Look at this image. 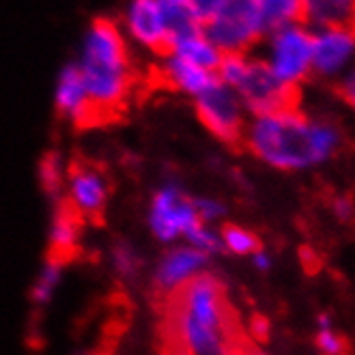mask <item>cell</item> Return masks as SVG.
<instances>
[{"mask_svg":"<svg viewBox=\"0 0 355 355\" xmlns=\"http://www.w3.org/2000/svg\"><path fill=\"white\" fill-rule=\"evenodd\" d=\"M241 144L274 171L302 173L327 164L343 147V130L331 119L291 108L250 116Z\"/></svg>","mask_w":355,"mask_h":355,"instance_id":"6da1fadb","label":"cell"},{"mask_svg":"<svg viewBox=\"0 0 355 355\" xmlns=\"http://www.w3.org/2000/svg\"><path fill=\"white\" fill-rule=\"evenodd\" d=\"M76 65L85 80L97 119L116 114L130 101L138 69L136 52L112 17H95L80 39Z\"/></svg>","mask_w":355,"mask_h":355,"instance_id":"7a4b0ae2","label":"cell"},{"mask_svg":"<svg viewBox=\"0 0 355 355\" xmlns=\"http://www.w3.org/2000/svg\"><path fill=\"white\" fill-rule=\"evenodd\" d=\"M173 297L175 336L185 355H237L224 286L211 271L185 284Z\"/></svg>","mask_w":355,"mask_h":355,"instance_id":"3957f363","label":"cell"},{"mask_svg":"<svg viewBox=\"0 0 355 355\" xmlns=\"http://www.w3.org/2000/svg\"><path fill=\"white\" fill-rule=\"evenodd\" d=\"M216 78L239 95L250 116L278 112L297 103L300 93L278 82L257 52L224 54Z\"/></svg>","mask_w":355,"mask_h":355,"instance_id":"277c9868","label":"cell"},{"mask_svg":"<svg viewBox=\"0 0 355 355\" xmlns=\"http://www.w3.org/2000/svg\"><path fill=\"white\" fill-rule=\"evenodd\" d=\"M257 54L288 89L300 93L312 80V28L304 22L267 31Z\"/></svg>","mask_w":355,"mask_h":355,"instance_id":"5b68a950","label":"cell"},{"mask_svg":"<svg viewBox=\"0 0 355 355\" xmlns=\"http://www.w3.org/2000/svg\"><path fill=\"white\" fill-rule=\"evenodd\" d=\"M202 224L196 216L192 194L177 181H166L151 194L147 205V228L164 248L183 243L194 228Z\"/></svg>","mask_w":355,"mask_h":355,"instance_id":"8992f818","label":"cell"},{"mask_svg":"<svg viewBox=\"0 0 355 355\" xmlns=\"http://www.w3.org/2000/svg\"><path fill=\"white\" fill-rule=\"evenodd\" d=\"M202 31L222 54H250L257 52L269 28L254 0H228Z\"/></svg>","mask_w":355,"mask_h":355,"instance_id":"52a82bcc","label":"cell"},{"mask_svg":"<svg viewBox=\"0 0 355 355\" xmlns=\"http://www.w3.org/2000/svg\"><path fill=\"white\" fill-rule=\"evenodd\" d=\"M128 44L149 56H159L171 46V11L157 0H128L116 19Z\"/></svg>","mask_w":355,"mask_h":355,"instance_id":"ba28073f","label":"cell"},{"mask_svg":"<svg viewBox=\"0 0 355 355\" xmlns=\"http://www.w3.org/2000/svg\"><path fill=\"white\" fill-rule=\"evenodd\" d=\"M194 112L202 128L216 140L224 144H241L250 114L231 87L216 80L202 95L194 99Z\"/></svg>","mask_w":355,"mask_h":355,"instance_id":"9c48e42d","label":"cell"},{"mask_svg":"<svg viewBox=\"0 0 355 355\" xmlns=\"http://www.w3.org/2000/svg\"><path fill=\"white\" fill-rule=\"evenodd\" d=\"M355 65V26L312 31V80L336 82Z\"/></svg>","mask_w":355,"mask_h":355,"instance_id":"30bf717a","label":"cell"},{"mask_svg":"<svg viewBox=\"0 0 355 355\" xmlns=\"http://www.w3.org/2000/svg\"><path fill=\"white\" fill-rule=\"evenodd\" d=\"M209 265H211V259L198 252L196 248L187 243H175L164 248V252L153 265L151 280L157 293L175 295L185 284L207 274Z\"/></svg>","mask_w":355,"mask_h":355,"instance_id":"8fae6325","label":"cell"},{"mask_svg":"<svg viewBox=\"0 0 355 355\" xmlns=\"http://www.w3.org/2000/svg\"><path fill=\"white\" fill-rule=\"evenodd\" d=\"M65 205L78 218L95 220L106 211L110 200V185L101 171L95 166H71L67 171L65 192H62Z\"/></svg>","mask_w":355,"mask_h":355,"instance_id":"7c38bea8","label":"cell"},{"mask_svg":"<svg viewBox=\"0 0 355 355\" xmlns=\"http://www.w3.org/2000/svg\"><path fill=\"white\" fill-rule=\"evenodd\" d=\"M54 108L58 116H62L69 123L87 125L97 119L95 106L91 101V95L87 91L85 80L80 76L78 65L71 60L56 76L54 82Z\"/></svg>","mask_w":355,"mask_h":355,"instance_id":"4fadbf2b","label":"cell"},{"mask_svg":"<svg viewBox=\"0 0 355 355\" xmlns=\"http://www.w3.org/2000/svg\"><path fill=\"white\" fill-rule=\"evenodd\" d=\"M155 76L166 89H171L183 97H190L192 101L218 80L214 71L200 69L168 50L155 58Z\"/></svg>","mask_w":355,"mask_h":355,"instance_id":"5bb4252c","label":"cell"},{"mask_svg":"<svg viewBox=\"0 0 355 355\" xmlns=\"http://www.w3.org/2000/svg\"><path fill=\"white\" fill-rule=\"evenodd\" d=\"M168 52L177 54L179 58L192 62V65L207 69V71H214L218 69L220 60H222V52L216 48V44L211 39L207 37V33L202 31V26L194 28V31H187L179 37H175L168 46Z\"/></svg>","mask_w":355,"mask_h":355,"instance_id":"9a60e30c","label":"cell"},{"mask_svg":"<svg viewBox=\"0 0 355 355\" xmlns=\"http://www.w3.org/2000/svg\"><path fill=\"white\" fill-rule=\"evenodd\" d=\"M302 22L312 31L355 26V0H304Z\"/></svg>","mask_w":355,"mask_h":355,"instance_id":"2e32d148","label":"cell"},{"mask_svg":"<svg viewBox=\"0 0 355 355\" xmlns=\"http://www.w3.org/2000/svg\"><path fill=\"white\" fill-rule=\"evenodd\" d=\"M80 241V218L62 202L54 207V214L48 228V243L50 254L67 261V254L73 252Z\"/></svg>","mask_w":355,"mask_h":355,"instance_id":"e0dca14e","label":"cell"},{"mask_svg":"<svg viewBox=\"0 0 355 355\" xmlns=\"http://www.w3.org/2000/svg\"><path fill=\"white\" fill-rule=\"evenodd\" d=\"M65 267L67 261L50 254L44 263H41L37 276L33 280L31 286V302L39 308H44L48 304H52V300L56 297L58 288L62 284V278H65Z\"/></svg>","mask_w":355,"mask_h":355,"instance_id":"ac0fdd59","label":"cell"},{"mask_svg":"<svg viewBox=\"0 0 355 355\" xmlns=\"http://www.w3.org/2000/svg\"><path fill=\"white\" fill-rule=\"evenodd\" d=\"M67 171H69V166L65 164V159H62L58 151H48L37 164V181L41 185V190H44L46 196L54 200L56 205L60 202L62 192H65Z\"/></svg>","mask_w":355,"mask_h":355,"instance_id":"d6986e66","label":"cell"},{"mask_svg":"<svg viewBox=\"0 0 355 355\" xmlns=\"http://www.w3.org/2000/svg\"><path fill=\"white\" fill-rule=\"evenodd\" d=\"M108 265L112 274L121 282H134L144 269V261L138 248L128 239H116L108 250Z\"/></svg>","mask_w":355,"mask_h":355,"instance_id":"ffe728a7","label":"cell"},{"mask_svg":"<svg viewBox=\"0 0 355 355\" xmlns=\"http://www.w3.org/2000/svg\"><path fill=\"white\" fill-rule=\"evenodd\" d=\"M254 5L269 31L302 22L304 15V0H254Z\"/></svg>","mask_w":355,"mask_h":355,"instance_id":"44dd1931","label":"cell"},{"mask_svg":"<svg viewBox=\"0 0 355 355\" xmlns=\"http://www.w3.org/2000/svg\"><path fill=\"white\" fill-rule=\"evenodd\" d=\"M220 239H222V252H228L233 257H252L261 248L259 237L245 226L239 224H226L220 228Z\"/></svg>","mask_w":355,"mask_h":355,"instance_id":"7402d4cb","label":"cell"},{"mask_svg":"<svg viewBox=\"0 0 355 355\" xmlns=\"http://www.w3.org/2000/svg\"><path fill=\"white\" fill-rule=\"evenodd\" d=\"M187 245L196 248L198 252L207 254L209 259H214L222 254V239H220V228L218 226H209V224H198L194 231L185 237Z\"/></svg>","mask_w":355,"mask_h":355,"instance_id":"603a6c76","label":"cell"},{"mask_svg":"<svg viewBox=\"0 0 355 355\" xmlns=\"http://www.w3.org/2000/svg\"><path fill=\"white\" fill-rule=\"evenodd\" d=\"M317 349L321 351V355H345L347 345L340 334L334 329L331 317L329 315H319L317 319Z\"/></svg>","mask_w":355,"mask_h":355,"instance_id":"cb8c5ba5","label":"cell"},{"mask_svg":"<svg viewBox=\"0 0 355 355\" xmlns=\"http://www.w3.org/2000/svg\"><path fill=\"white\" fill-rule=\"evenodd\" d=\"M194 200V209H196V216L202 224L209 226H218V222L224 220L226 216V207L222 200L214 198V196H202V194H192Z\"/></svg>","mask_w":355,"mask_h":355,"instance_id":"d4e9b609","label":"cell"},{"mask_svg":"<svg viewBox=\"0 0 355 355\" xmlns=\"http://www.w3.org/2000/svg\"><path fill=\"white\" fill-rule=\"evenodd\" d=\"M228 0H185V7L190 9V13L198 19L200 24L209 22Z\"/></svg>","mask_w":355,"mask_h":355,"instance_id":"484cf974","label":"cell"},{"mask_svg":"<svg viewBox=\"0 0 355 355\" xmlns=\"http://www.w3.org/2000/svg\"><path fill=\"white\" fill-rule=\"evenodd\" d=\"M334 89H336V95L340 97L345 106L351 112H355V65L334 85Z\"/></svg>","mask_w":355,"mask_h":355,"instance_id":"4316f807","label":"cell"},{"mask_svg":"<svg viewBox=\"0 0 355 355\" xmlns=\"http://www.w3.org/2000/svg\"><path fill=\"white\" fill-rule=\"evenodd\" d=\"M331 209H334V216H336L340 222H349L355 216V205L351 198H336Z\"/></svg>","mask_w":355,"mask_h":355,"instance_id":"83f0119b","label":"cell"},{"mask_svg":"<svg viewBox=\"0 0 355 355\" xmlns=\"http://www.w3.org/2000/svg\"><path fill=\"white\" fill-rule=\"evenodd\" d=\"M250 329H252V336L254 340H267L269 338V331H271V325L265 317H254L252 323H250Z\"/></svg>","mask_w":355,"mask_h":355,"instance_id":"f1b7e54d","label":"cell"},{"mask_svg":"<svg viewBox=\"0 0 355 355\" xmlns=\"http://www.w3.org/2000/svg\"><path fill=\"white\" fill-rule=\"evenodd\" d=\"M250 261H252V267L257 269V271H261V274H265V271H269L271 269V265H274V259L269 257V252H265L263 248H259L257 252L250 257Z\"/></svg>","mask_w":355,"mask_h":355,"instance_id":"f546056e","label":"cell"},{"mask_svg":"<svg viewBox=\"0 0 355 355\" xmlns=\"http://www.w3.org/2000/svg\"><path fill=\"white\" fill-rule=\"evenodd\" d=\"M237 355H267V353L259 347H243Z\"/></svg>","mask_w":355,"mask_h":355,"instance_id":"4dcf8cb0","label":"cell"},{"mask_svg":"<svg viewBox=\"0 0 355 355\" xmlns=\"http://www.w3.org/2000/svg\"><path fill=\"white\" fill-rule=\"evenodd\" d=\"M157 3H162V5H168V7H173V5H183L185 0H157Z\"/></svg>","mask_w":355,"mask_h":355,"instance_id":"1f68e13d","label":"cell"}]
</instances>
